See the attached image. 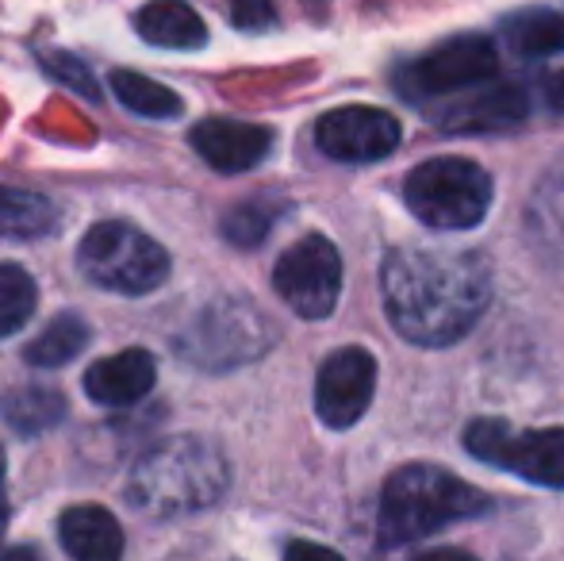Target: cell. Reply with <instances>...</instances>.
<instances>
[{
    "label": "cell",
    "instance_id": "cell-24",
    "mask_svg": "<svg viewBox=\"0 0 564 561\" xmlns=\"http://www.w3.org/2000/svg\"><path fill=\"white\" fill-rule=\"evenodd\" d=\"M39 58H43V66L51 69L58 82H66L74 93H82V97L89 100H100V85L89 77V69L82 66V62L74 58V54H62V51H39Z\"/></svg>",
    "mask_w": 564,
    "mask_h": 561
},
{
    "label": "cell",
    "instance_id": "cell-7",
    "mask_svg": "<svg viewBox=\"0 0 564 561\" xmlns=\"http://www.w3.org/2000/svg\"><path fill=\"white\" fill-rule=\"evenodd\" d=\"M465 446L473 457L545 488H564V427L519 431L503 420H473L465 431Z\"/></svg>",
    "mask_w": 564,
    "mask_h": 561
},
{
    "label": "cell",
    "instance_id": "cell-5",
    "mask_svg": "<svg viewBox=\"0 0 564 561\" xmlns=\"http://www.w3.org/2000/svg\"><path fill=\"white\" fill-rule=\"evenodd\" d=\"M408 208L434 231H468L491 208V177L468 158H431L403 181Z\"/></svg>",
    "mask_w": 564,
    "mask_h": 561
},
{
    "label": "cell",
    "instance_id": "cell-19",
    "mask_svg": "<svg viewBox=\"0 0 564 561\" xmlns=\"http://www.w3.org/2000/svg\"><path fill=\"white\" fill-rule=\"evenodd\" d=\"M112 93L119 105L134 116H147V120H177L185 112L181 97L165 85H158L154 77H142L134 69H116L112 74Z\"/></svg>",
    "mask_w": 564,
    "mask_h": 561
},
{
    "label": "cell",
    "instance_id": "cell-4",
    "mask_svg": "<svg viewBox=\"0 0 564 561\" xmlns=\"http://www.w3.org/2000/svg\"><path fill=\"white\" fill-rule=\"evenodd\" d=\"M273 343L276 327L253 300L219 296L204 304L193 315V323H185V331L177 335V358H185L196 369H208V374H224V369L258 362Z\"/></svg>",
    "mask_w": 564,
    "mask_h": 561
},
{
    "label": "cell",
    "instance_id": "cell-18",
    "mask_svg": "<svg viewBox=\"0 0 564 561\" xmlns=\"http://www.w3.org/2000/svg\"><path fill=\"white\" fill-rule=\"evenodd\" d=\"M58 227V208L43 193H23V188H0V239L31 242L43 239Z\"/></svg>",
    "mask_w": 564,
    "mask_h": 561
},
{
    "label": "cell",
    "instance_id": "cell-27",
    "mask_svg": "<svg viewBox=\"0 0 564 561\" xmlns=\"http://www.w3.org/2000/svg\"><path fill=\"white\" fill-rule=\"evenodd\" d=\"M289 554H319V558H335V554H330V550H323V547H307V542H292Z\"/></svg>",
    "mask_w": 564,
    "mask_h": 561
},
{
    "label": "cell",
    "instance_id": "cell-17",
    "mask_svg": "<svg viewBox=\"0 0 564 561\" xmlns=\"http://www.w3.org/2000/svg\"><path fill=\"white\" fill-rule=\"evenodd\" d=\"M499 31L519 58L538 62L564 51V15L553 12V8H522V12L507 15Z\"/></svg>",
    "mask_w": 564,
    "mask_h": 561
},
{
    "label": "cell",
    "instance_id": "cell-26",
    "mask_svg": "<svg viewBox=\"0 0 564 561\" xmlns=\"http://www.w3.org/2000/svg\"><path fill=\"white\" fill-rule=\"evenodd\" d=\"M545 100H550V108L564 112V69H561V74H553L550 82H545Z\"/></svg>",
    "mask_w": 564,
    "mask_h": 561
},
{
    "label": "cell",
    "instance_id": "cell-9",
    "mask_svg": "<svg viewBox=\"0 0 564 561\" xmlns=\"http://www.w3.org/2000/svg\"><path fill=\"white\" fill-rule=\"evenodd\" d=\"M499 69V54L491 39L484 35H457L426 51L400 74V89L411 100H438L449 93L473 89L480 82H491Z\"/></svg>",
    "mask_w": 564,
    "mask_h": 561
},
{
    "label": "cell",
    "instance_id": "cell-22",
    "mask_svg": "<svg viewBox=\"0 0 564 561\" xmlns=\"http://www.w3.org/2000/svg\"><path fill=\"white\" fill-rule=\"evenodd\" d=\"M39 304V289L23 266L4 262L0 266V338L15 335L20 327H28Z\"/></svg>",
    "mask_w": 564,
    "mask_h": 561
},
{
    "label": "cell",
    "instance_id": "cell-3",
    "mask_svg": "<svg viewBox=\"0 0 564 561\" xmlns=\"http://www.w3.org/2000/svg\"><path fill=\"white\" fill-rule=\"evenodd\" d=\"M491 508L488 493L438 465H403L388 477L377 511V547L395 550L438 535L442 527L476 519Z\"/></svg>",
    "mask_w": 564,
    "mask_h": 561
},
{
    "label": "cell",
    "instance_id": "cell-20",
    "mask_svg": "<svg viewBox=\"0 0 564 561\" xmlns=\"http://www.w3.org/2000/svg\"><path fill=\"white\" fill-rule=\"evenodd\" d=\"M85 346H89V327H85L77 315L62 312L58 320H51L39 331L35 343L23 350V358L39 369H58V366H66V362H74Z\"/></svg>",
    "mask_w": 564,
    "mask_h": 561
},
{
    "label": "cell",
    "instance_id": "cell-16",
    "mask_svg": "<svg viewBox=\"0 0 564 561\" xmlns=\"http://www.w3.org/2000/svg\"><path fill=\"white\" fill-rule=\"evenodd\" d=\"M134 31L150 46H165V51H200L208 43V28L185 0H150L134 15Z\"/></svg>",
    "mask_w": 564,
    "mask_h": 561
},
{
    "label": "cell",
    "instance_id": "cell-10",
    "mask_svg": "<svg viewBox=\"0 0 564 561\" xmlns=\"http://www.w3.org/2000/svg\"><path fill=\"white\" fill-rule=\"evenodd\" d=\"M438 100L442 105L431 112V120L446 136H499V131H514L530 116L527 93L519 85L496 82V77Z\"/></svg>",
    "mask_w": 564,
    "mask_h": 561
},
{
    "label": "cell",
    "instance_id": "cell-15",
    "mask_svg": "<svg viewBox=\"0 0 564 561\" xmlns=\"http://www.w3.org/2000/svg\"><path fill=\"white\" fill-rule=\"evenodd\" d=\"M58 539L62 550L77 561H112L123 554V531H119L116 516L105 508H93V504L69 508L58 519Z\"/></svg>",
    "mask_w": 564,
    "mask_h": 561
},
{
    "label": "cell",
    "instance_id": "cell-14",
    "mask_svg": "<svg viewBox=\"0 0 564 561\" xmlns=\"http://www.w3.org/2000/svg\"><path fill=\"white\" fill-rule=\"evenodd\" d=\"M154 377H158L154 354L119 350V354H108V358L93 362L89 374H85V392H89V400L100 408H127L154 389Z\"/></svg>",
    "mask_w": 564,
    "mask_h": 561
},
{
    "label": "cell",
    "instance_id": "cell-1",
    "mask_svg": "<svg viewBox=\"0 0 564 561\" xmlns=\"http://www.w3.org/2000/svg\"><path fill=\"white\" fill-rule=\"evenodd\" d=\"M392 327L415 346H453L480 323L491 300V266L476 250L400 247L380 270Z\"/></svg>",
    "mask_w": 564,
    "mask_h": 561
},
{
    "label": "cell",
    "instance_id": "cell-13",
    "mask_svg": "<svg viewBox=\"0 0 564 561\" xmlns=\"http://www.w3.org/2000/svg\"><path fill=\"white\" fill-rule=\"evenodd\" d=\"M193 150L219 173H246L273 150V131L242 120H204L193 128Z\"/></svg>",
    "mask_w": 564,
    "mask_h": 561
},
{
    "label": "cell",
    "instance_id": "cell-29",
    "mask_svg": "<svg viewBox=\"0 0 564 561\" xmlns=\"http://www.w3.org/2000/svg\"><path fill=\"white\" fill-rule=\"evenodd\" d=\"M0 477H4V446H0Z\"/></svg>",
    "mask_w": 564,
    "mask_h": 561
},
{
    "label": "cell",
    "instance_id": "cell-12",
    "mask_svg": "<svg viewBox=\"0 0 564 561\" xmlns=\"http://www.w3.org/2000/svg\"><path fill=\"white\" fill-rule=\"evenodd\" d=\"M377 392V358L361 346H341L315 377V412L327 427L346 431L365 416Z\"/></svg>",
    "mask_w": 564,
    "mask_h": 561
},
{
    "label": "cell",
    "instance_id": "cell-8",
    "mask_svg": "<svg viewBox=\"0 0 564 561\" xmlns=\"http://www.w3.org/2000/svg\"><path fill=\"white\" fill-rule=\"evenodd\" d=\"M273 289L300 320H327L341 296V255L323 235H304L273 266Z\"/></svg>",
    "mask_w": 564,
    "mask_h": 561
},
{
    "label": "cell",
    "instance_id": "cell-21",
    "mask_svg": "<svg viewBox=\"0 0 564 561\" xmlns=\"http://www.w3.org/2000/svg\"><path fill=\"white\" fill-rule=\"evenodd\" d=\"M4 420L23 434H39L51 431L54 423L66 420V400L54 389H43V385H23V389H12L0 404Z\"/></svg>",
    "mask_w": 564,
    "mask_h": 561
},
{
    "label": "cell",
    "instance_id": "cell-28",
    "mask_svg": "<svg viewBox=\"0 0 564 561\" xmlns=\"http://www.w3.org/2000/svg\"><path fill=\"white\" fill-rule=\"evenodd\" d=\"M4 527H8V508L0 504V535H4Z\"/></svg>",
    "mask_w": 564,
    "mask_h": 561
},
{
    "label": "cell",
    "instance_id": "cell-11",
    "mask_svg": "<svg viewBox=\"0 0 564 561\" xmlns=\"http://www.w3.org/2000/svg\"><path fill=\"white\" fill-rule=\"evenodd\" d=\"M315 147L327 158H335V162L369 165L395 154V147H400V123L384 108H369V105L335 108V112H327L315 123Z\"/></svg>",
    "mask_w": 564,
    "mask_h": 561
},
{
    "label": "cell",
    "instance_id": "cell-2",
    "mask_svg": "<svg viewBox=\"0 0 564 561\" xmlns=\"http://www.w3.org/2000/svg\"><path fill=\"white\" fill-rule=\"evenodd\" d=\"M227 485L230 470L224 450L196 434H177L134 462L127 477V500L147 519H181L216 508Z\"/></svg>",
    "mask_w": 564,
    "mask_h": 561
},
{
    "label": "cell",
    "instance_id": "cell-23",
    "mask_svg": "<svg viewBox=\"0 0 564 561\" xmlns=\"http://www.w3.org/2000/svg\"><path fill=\"white\" fill-rule=\"evenodd\" d=\"M276 212H281V204L269 201V196L238 204V208H230L224 216V235L235 247H261L269 239V231H273Z\"/></svg>",
    "mask_w": 564,
    "mask_h": 561
},
{
    "label": "cell",
    "instance_id": "cell-6",
    "mask_svg": "<svg viewBox=\"0 0 564 561\" xmlns=\"http://www.w3.org/2000/svg\"><path fill=\"white\" fill-rule=\"evenodd\" d=\"M77 270L89 284L119 296H147L170 278V255L162 242L131 224H97L77 247Z\"/></svg>",
    "mask_w": 564,
    "mask_h": 561
},
{
    "label": "cell",
    "instance_id": "cell-25",
    "mask_svg": "<svg viewBox=\"0 0 564 561\" xmlns=\"http://www.w3.org/2000/svg\"><path fill=\"white\" fill-rule=\"evenodd\" d=\"M230 23L238 31H265L276 23L273 0H230Z\"/></svg>",
    "mask_w": 564,
    "mask_h": 561
}]
</instances>
